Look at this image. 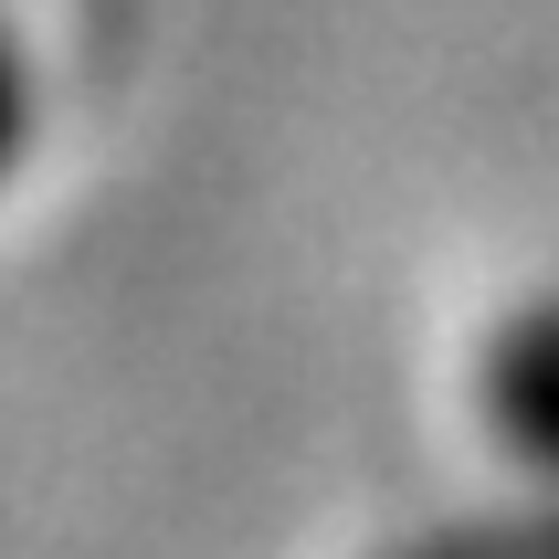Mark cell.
Masks as SVG:
<instances>
[{
	"label": "cell",
	"mask_w": 559,
	"mask_h": 559,
	"mask_svg": "<svg viewBox=\"0 0 559 559\" xmlns=\"http://www.w3.org/2000/svg\"><path fill=\"white\" fill-rule=\"evenodd\" d=\"M22 138H32V63H22V43L0 32V169L22 158Z\"/></svg>",
	"instance_id": "obj_2"
},
{
	"label": "cell",
	"mask_w": 559,
	"mask_h": 559,
	"mask_svg": "<svg viewBox=\"0 0 559 559\" xmlns=\"http://www.w3.org/2000/svg\"><path fill=\"white\" fill-rule=\"evenodd\" d=\"M486 412L528 465H559V296L507 317V338L486 348Z\"/></svg>",
	"instance_id": "obj_1"
}]
</instances>
